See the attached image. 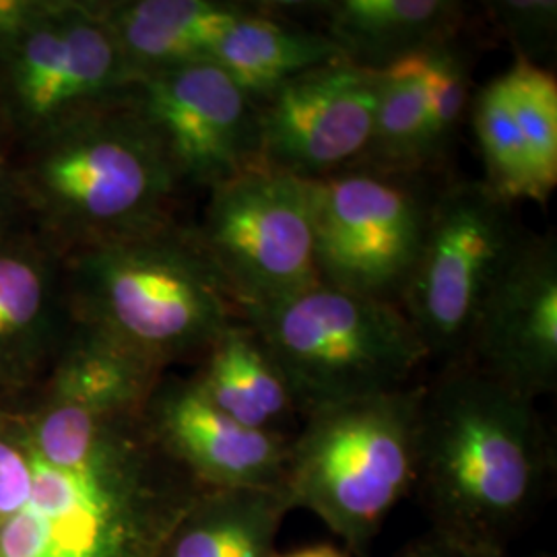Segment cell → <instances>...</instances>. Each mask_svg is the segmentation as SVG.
<instances>
[{
    "mask_svg": "<svg viewBox=\"0 0 557 557\" xmlns=\"http://www.w3.org/2000/svg\"><path fill=\"white\" fill-rule=\"evenodd\" d=\"M9 160L25 225L62 257L174 221L182 184L133 89Z\"/></svg>",
    "mask_w": 557,
    "mask_h": 557,
    "instance_id": "obj_2",
    "label": "cell"
},
{
    "mask_svg": "<svg viewBox=\"0 0 557 557\" xmlns=\"http://www.w3.org/2000/svg\"><path fill=\"white\" fill-rule=\"evenodd\" d=\"M103 15L137 77L211 60L250 4L225 0H112Z\"/></svg>",
    "mask_w": 557,
    "mask_h": 557,
    "instance_id": "obj_16",
    "label": "cell"
},
{
    "mask_svg": "<svg viewBox=\"0 0 557 557\" xmlns=\"http://www.w3.org/2000/svg\"><path fill=\"white\" fill-rule=\"evenodd\" d=\"M537 400L557 386V239L527 234L479 310L462 356Z\"/></svg>",
    "mask_w": 557,
    "mask_h": 557,
    "instance_id": "obj_12",
    "label": "cell"
},
{
    "mask_svg": "<svg viewBox=\"0 0 557 557\" xmlns=\"http://www.w3.org/2000/svg\"><path fill=\"white\" fill-rule=\"evenodd\" d=\"M341 60L322 32L277 20L250 7L221 38L211 62L259 103L283 83Z\"/></svg>",
    "mask_w": 557,
    "mask_h": 557,
    "instance_id": "obj_19",
    "label": "cell"
},
{
    "mask_svg": "<svg viewBox=\"0 0 557 557\" xmlns=\"http://www.w3.org/2000/svg\"><path fill=\"white\" fill-rule=\"evenodd\" d=\"M469 81L467 54L458 50L457 40L423 52L425 135L434 168L457 137L469 103Z\"/></svg>",
    "mask_w": 557,
    "mask_h": 557,
    "instance_id": "obj_23",
    "label": "cell"
},
{
    "mask_svg": "<svg viewBox=\"0 0 557 557\" xmlns=\"http://www.w3.org/2000/svg\"><path fill=\"white\" fill-rule=\"evenodd\" d=\"M518 135L524 145L539 202L557 186V81L539 64L517 59L502 75Z\"/></svg>",
    "mask_w": 557,
    "mask_h": 557,
    "instance_id": "obj_21",
    "label": "cell"
},
{
    "mask_svg": "<svg viewBox=\"0 0 557 557\" xmlns=\"http://www.w3.org/2000/svg\"><path fill=\"white\" fill-rule=\"evenodd\" d=\"M71 319L64 257L29 227L0 236V382L34 376L59 356Z\"/></svg>",
    "mask_w": 557,
    "mask_h": 557,
    "instance_id": "obj_14",
    "label": "cell"
},
{
    "mask_svg": "<svg viewBox=\"0 0 557 557\" xmlns=\"http://www.w3.org/2000/svg\"><path fill=\"white\" fill-rule=\"evenodd\" d=\"M380 73L331 62L259 101L260 165L314 182L358 163L372 137Z\"/></svg>",
    "mask_w": 557,
    "mask_h": 557,
    "instance_id": "obj_11",
    "label": "cell"
},
{
    "mask_svg": "<svg viewBox=\"0 0 557 557\" xmlns=\"http://www.w3.org/2000/svg\"><path fill=\"white\" fill-rule=\"evenodd\" d=\"M25 225L17 180L11 168V160L0 151V236L15 232Z\"/></svg>",
    "mask_w": 557,
    "mask_h": 557,
    "instance_id": "obj_28",
    "label": "cell"
},
{
    "mask_svg": "<svg viewBox=\"0 0 557 557\" xmlns=\"http://www.w3.org/2000/svg\"><path fill=\"white\" fill-rule=\"evenodd\" d=\"M359 163L405 174L434 170L425 135L423 52L380 73L372 137Z\"/></svg>",
    "mask_w": 557,
    "mask_h": 557,
    "instance_id": "obj_20",
    "label": "cell"
},
{
    "mask_svg": "<svg viewBox=\"0 0 557 557\" xmlns=\"http://www.w3.org/2000/svg\"><path fill=\"white\" fill-rule=\"evenodd\" d=\"M32 469L17 434L0 428V518L21 512L32 499Z\"/></svg>",
    "mask_w": 557,
    "mask_h": 557,
    "instance_id": "obj_25",
    "label": "cell"
},
{
    "mask_svg": "<svg viewBox=\"0 0 557 557\" xmlns=\"http://www.w3.org/2000/svg\"><path fill=\"white\" fill-rule=\"evenodd\" d=\"M69 319L161 370L205 356L242 310L178 221L64 257Z\"/></svg>",
    "mask_w": 557,
    "mask_h": 557,
    "instance_id": "obj_3",
    "label": "cell"
},
{
    "mask_svg": "<svg viewBox=\"0 0 557 557\" xmlns=\"http://www.w3.org/2000/svg\"><path fill=\"white\" fill-rule=\"evenodd\" d=\"M508 40L518 48V59L535 64L556 40L557 2L547 0H502L487 2Z\"/></svg>",
    "mask_w": 557,
    "mask_h": 557,
    "instance_id": "obj_24",
    "label": "cell"
},
{
    "mask_svg": "<svg viewBox=\"0 0 557 557\" xmlns=\"http://www.w3.org/2000/svg\"><path fill=\"white\" fill-rule=\"evenodd\" d=\"M273 557H349L343 552H338L333 545H312V547H304L296 549L289 554H275Z\"/></svg>",
    "mask_w": 557,
    "mask_h": 557,
    "instance_id": "obj_30",
    "label": "cell"
},
{
    "mask_svg": "<svg viewBox=\"0 0 557 557\" xmlns=\"http://www.w3.org/2000/svg\"><path fill=\"white\" fill-rule=\"evenodd\" d=\"M143 418L165 455L202 487L283 492L292 438L234 421L193 380L156 386Z\"/></svg>",
    "mask_w": 557,
    "mask_h": 557,
    "instance_id": "obj_13",
    "label": "cell"
},
{
    "mask_svg": "<svg viewBox=\"0 0 557 557\" xmlns=\"http://www.w3.org/2000/svg\"><path fill=\"white\" fill-rule=\"evenodd\" d=\"M535 403L465 358L421 386L413 490L432 533L494 549L517 539L556 460Z\"/></svg>",
    "mask_w": 557,
    "mask_h": 557,
    "instance_id": "obj_1",
    "label": "cell"
},
{
    "mask_svg": "<svg viewBox=\"0 0 557 557\" xmlns=\"http://www.w3.org/2000/svg\"><path fill=\"white\" fill-rule=\"evenodd\" d=\"M473 131L485 163L483 184L499 199L537 200L527 151L510 110L508 89L499 75L473 101Z\"/></svg>",
    "mask_w": 557,
    "mask_h": 557,
    "instance_id": "obj_22",
    "label": "cell"
},
{
    "mask_svg": "<svg viewBox=\"0 0 557 557\" xmlns=\"http://www.w3.org/2000/svg\"><path fill=\"white\" fill-rule=\"evenodd\" d=\"M281 490H211L182 515L160 557H273L289 512Z\"/></svg>",
    "mask_w": 557,
    "mask_h": 557,
    "instance_id": "obj_18",
    "label": "cell"
},
{
    "mask_svg": "<svg viewBox=\"0 0 557 557\" xmlns=\"http://www.w3.org/2000/svg\"><path fill=\"white\" fill-rule=\"evenodd\" d=\"M527 232L515 205L483 180H457L436 190L423 248L398 308L430 359L467 354L479 310Z\"/></svg>",
    "mask_w": 557,
    "mask_h": 557,
    "instance_id": "obj_8",
    "label": "cell"
},
{
    "mask_svg": "<svg viewBox=\"0 0 557 557\" xmlns=\"http://www.w3.org/2000/svg\"><path fill=\"white\" fill-rule=\"evenodd\" d=\"M244 320L277 363L299 416L407 388L430 359L398 306L324 283Z\"/></svg>",
    "mask_w": 557,
    "mask_h": 557,
    "instance_id": "obj_5",
    "label": "cell"
},
{
    "mask_svg": "<svg viewBox=\"0 0 557 557\" xmlns=\"http://www.w3.org/2000/svg\"><path fill=\"white\" fill-rule=\"evenodd\" d=\"M436 190L425 174L359 161L310 182L320 283L398 306L418 267Z\"/></svg>",
    "mask_w": 557,
    "mask_h": 557,
    "instance_id": "obj_7",
    "label": "cell"
},
{
    "mask_svg": "<svg viewBox=\"0 0 557 557\" xmlns=\"http://www.w3.org/2000/svg\"><path fill=\"white\" fill-rule=\"evenodd\" d=\"M193 232L242 317L320 283L310 182L259 165L211 190Z\"/></svg>",
    "mask_w": 557,
    "mask_h": 557,
    "instance_id": "obj_9",
    "label": "cell"
},
{
    "mask_svg": "<svg viewBox=\"0 0 557 557\" xmlns=\"http://www.w3.org/2000/svg\"><path fill=\"white\" fill-rule=\"evenodd\" d=\"M0 151H4V153L9 156V151H7V143H4V135H2V128H0Z\"/></svg>",
    "mask_w": 557,
    "mask_h": 557,
    "instance_id": "obj_31",
    "label": "cell"
},
{
    "mask_svg": "<svg viewBox=\"0 0 557 557\" xmlns=\"http://www.w3.org/2000/svg\"><path fill=\"white\" fill-rule=\"evenodd\" d=\"M133 100L182 188L207 193L260 165L259 103L211 60L140 77Z\"/></svg>",
    "mask_w": 557,
    "mask_h": 557,
    "instance_id": "obj_10",
    "label": "cell"
},
{
    "mask_svg": "<svg viewBox=\"0 0 557 557\" xmlns=\"http://www.w3.org/2000/svg\"><path fill=\"white\" fill-rule=\"evenodd\" d=\"M41 0H0V38L20 29L40 11Z\"/></svg>",
    "mask_w": 557,
    "mask_h": 557,
    "instance_id": "obj_29",
    "label": "cell"
},
{
    "mask_svg": "<svg viewBox=\"0 0 557 557\" xmlns=\"http://www.w3.org/2000/svg\"><path fill=\"white\" fill-rule=\"evenodd\" d=\"M320 9L341 60L372 73L457 40L467 15L455 0H337Z\"/></svg>",
    "mask_w": 557,
    "mask_h": 557,
    "instance_id": "obj_15",
    "label": "cell"
},
{
    "mask_svg": "<svg viewBox=\"0 0 557 557\" xmlns=\"http://www.w3.org/2000/svg\"><path fill=\"white\" fill-rule=\"evenodd\" d=\"M421 386L345 400L304 416L289 440L283 494L356 554L416 485Z\"/></svg>",
    "mask_w": 557,
    "mask_h": 557,
    "instance_id": "obj_4",
    "label": "cell"
},
{
    "mask_svg": "<svg viewBox=\"0 0 557 557\" xmlns=\"http://www.w3.org/2000/svg\"><path fill=\"white\" fill-rule=\"evenodd\" d=\"M137 83L101 0H41L40 11L0 38V128L11 153Z\"/></svg>",
    "mask_w": 557,
    "mask_h": 557,
    "instance_id": "obj_6",
    "label": "cell"
},
{
    "mask_svg": "<svg viewBox=\"0 0 557 557\" xmlns=\"http://www.w3.org/2000/svg\"><path fill=\"white\" fill-rule=\"evenodd\" d=\"M202 359L193 382L211 405L250 430L287 436L283 423L299 416L296 400L259 333L246 320L232 324Z\"/></svg>",
    "mask_w": 557,
    "mask_h": 557,
    "instance_id": "obj_17",
    "label": "cell"
},
{
    "mask_svg": "<svg viewBox=\"0 0 557 557\" xmlns=\"http://www.w3.org/2000/svg\"><path fill=\"white\" fill-rule=\"evenodd\" d=\"M0 557H52L48 524L29 504L0 522Z\"/></svg>",
    "mask_w": 557,
    "mask_h": 557,
    "instance_id": "obj_26",
    "label": "cell"
},
{
    "mask_svg": "<svg viewBox=\"0 0 557 557\" xmlns=\"http://www.w3.org/2000/svg\"><path fill=\"white\" fill-rule=\"evenodd\" d=\"M397 557H512L508 549H494L462 543L455 539L442 537L438 533H428L409 543Z\"/></svg>",
    "mask_w": 557,
    "mask_h": 557,
    "instance_id": "obj_27",
    "label": "cell"
}]
</instances>
